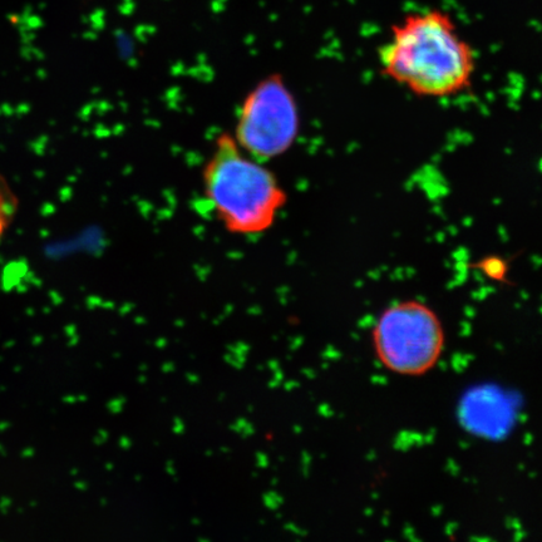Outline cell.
<instances>
[{
  "mask_svg": "<svg viewBox=\"0 0 542 542\" xmlns=\"http://www.w3.org/2000/svg\"><path fill=\"white\" fill-rule=\"evenodd\" d=\"M382 73L413 95L448 98L472 85L476 52L447 13L430 9L394 24L379 49Z\"/></svg>",
  "mask_w": 542,
  "mask_h": 542,
  "instance_id": "1",
  "label": "cell"
},
{
  "mask_svg": "<svg viewBox=\"0 0 542 542\" xmlns=\"http://www.w3.org/2000/svg\"><path fill=\"white\" fill-rule=\"evenodd\" d=\"M204 196L225 230L258 235L273 228L288 202L287 192L264 162L221 133L202 169Z\"/></svg>",
  "mask_w": 542,
  "mask_h": 542,
  "instance_id": "2",
  "label": "cell"
},
{
  "mask_svg": "<svg viewBox=\"0 0 542 542\" xmlns=\"http://www.w3.org/2000/svg\"><path fill=\"white\" fill-rule=\"evenodd\" d=\"M445 330L435 310L418 300L391 305L373 329L379 362L396 374L421 377L436 367L445 349Z\"/></svg>",
  "mask_w": 542,
  "mask_h": 542,
  "instance_id": "3",
  "label": "cell"
},
{
  "mask_svg": "<svg viewBox=\"0 0 542 542\" xmlns=\"http://www.w3.org/2000/svg\"><path fill=\"white\" fill-rule=\"evenodd\" d=\"M300 131L297 101L280 75L261 80L244 98L235 126V140L261 162L292 149Z\"/></svg>",
  "mask_w": 542,
  "mask_h": 542,
  "instance_id": "4",
  "label": "cell"
},
{
  "mask_svg": "<svg viewBox=\"0 0 542 542\" xmlns=\"http://www.w3.org/2000/svg\"><path fill=\"white\" fill-rule=\"evenodd\" d=\"M473 268L479 270L486 278L494 280L496 283L505 284L509 282L507 277H509L510 265L501 256H486V258L477 261Z\"/></svg>",
  "mask_w": 542,
  "mask_h": 542,
  "instance_id": "5",
  "label": "cell"
}]
</instances>
